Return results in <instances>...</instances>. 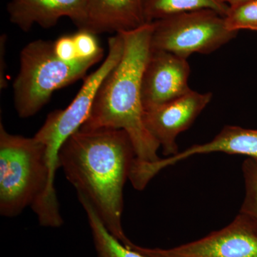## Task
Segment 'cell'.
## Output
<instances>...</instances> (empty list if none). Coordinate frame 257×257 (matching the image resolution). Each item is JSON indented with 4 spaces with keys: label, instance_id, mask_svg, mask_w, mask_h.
I'll use <instances>...</instances> for the list:
<instances>
[{
    "label": "cell",
    "instance_id": "6da1fadb",
    "mask_svg": "<svg viewBox=\"0 0 257 257\" xmlns=\"http://www.w3.org/2000/svg\"><path fill=\"white\" fill-rule=\"evenodd\" d=\"M136 159L128 134L122 130L79 128L59 153V166L77 190L90 202L106 229L124 244L121 225L124 187Z\"/></svg>",
    "mask_w": 257,
    "mask_h": 257
},
{
    "label": "cell",
    "instance_id": "7a4b0ae2",
    "mask_svg": "<svg viewBox=\"0 0 257 257\" xmlns=\"http://www.w3.org/2000/svg\"><path fill=\"white\" fill-rule=\"evenodd\" d=\"M152 23L121 34L124 53L99 87L92 111L82 130L107 128L122 130L131 139L136 160H160V145L144 121L142 81L151 52Z\"/></svg>",
    "mask_w": 257,
    "mask_h": 257
},
{
    "label": "cell",
    "instance_id": "3957f363",
    "mask_svg": "<svg viewBox=\"0 0 257 257\" xmlns=\"http://www.w3.org/2000/svg\"><path fill=\"white\" fill-rule=\"evenodd\" d=\"M45 146L35 137L12 135L0 124V214L19 215L38 202L48 184Z\"/></svg>",
    "mask_w": 257,
    "mask_h": 257
},
{
    "label": "cell",
    "instance_id": "277c9868",
    "mask_svg": "<svg viewBox=\"0 0 257 257\" xmlns=\"http://www.w3.org/2000/svg\"><path fill=\"white\" fill-rule=\"evenodd\" d=\"M97 62H62L54 53L52 41L37 40L25 45L20 52V70L13 84L18 116L29 118L36 114L54 92L84 77Z\"/></svg>",
    "mask_w": 257,
    "mask_h": 257
},
{
    "label": "cell",
    "instance_id": "5b68a950",
    "mask_svg": "<svg viewBox=\"0 0 257 257\" xmlns=\"http://www.w3.org/2000/svg\"><path fill=\"white\" fill-rule=\"evenodd\" d=\"M123 53L124 42L121 34L109 37L107 55L100 67L85 79L77 95L65 109H57L48 114L45 123L35 135L45 146L50 176H55L60 167L59 153L61 147L87 121L99 87L109 72L119 63Z\"/></svg>",
    "mask_w": 257,
    "mask_h": 257
},
{
    "label": "cell",
    "instance_id": "8992f818",
    "mask_svg": "<svg viewBox=\"0 0 257 257\" xmlns=\"http://www.w3.org/2000/svg\"><path fill=\"white\" fill-rule=\"evenodd\" d=\"M151 49L182 58L209 55L234 39L238 32L226 28L224 17L214 10H199L152 23Z\"/></svg>",
    "mask_w": 257,
    "mask_h": 257
},
{
    "label": "cell",
    "instance_id": "52a82bcc",
    "mask_svg": "<svg viewBox=\"0 0 257 257\" xmlns=\"http://www.w3.org/2000/svg\"><path fill=\"white\" fill-rule=\"evenodd\" d=\"M125 246L146 257H257V226L239 212L222 229L175 247L147 248L133 241Z\"/></svg>",
    "mask_w": 257,
    "mask_h": 257
},
{
    "label": "cell",
    "instance_id": "ba28073f",
    "mask_svg": "<svg viewBox=\"0 0 257 257\" xmlns=\"http://www.w3.org/2000/svg\"><path fill=\"white\" fill-rule=\"evenodd\" d=\"M212 97V93L192 89L175 100L145 110V126L166 157L179 153L177 137L192 126Z\"/></svg>",
    "mask_w": 257,
    "mask_h": 257
},
{
    "label": "cell",
    "instance_id": "9c48e42d",
    "mask_svg": "<svg viewBox=\"0 0 257 257\" xmlns=\"http://www.w3.org/2000/svg\"><path fill=\"white\" fill-rule=\"evenodd\" d=\"M189 74L190 66L187 59L151 49L142 81L145 110L175 100L190 92Z\"/></svg>",
    "mask_w": 257,
    "mask_h": 257
},
{
    "label": "cell",
    "instance_id": "30bf717a",
    "mask_svg": "<svg viewBox=\"0 0 257 257\" xmlns=\"http://www.w3.org/2000/svg\"><path fill=\"white\" fill-rule=\"evenodd\" d=\"M88 0H10L7 7L10 22L23 32L35 25L42 28L55 26L62 18H68L77 27L85 17Z\"/></svg>",
    "mask_w": 257,
    "mask_h": 257
},
{
    "label": "cell",
    "instance_id": "8fae6325",
    "mask_svg": "<svg viewBox=\"0 0 257 257\" xmlns=\"http://www.w3.org/2000/svg\"><path fill=\"white\" fill-rule=\"evenodd\" d=\"M146 24L143 0H88L78 28L97 35L133 31Z\"/></svg>",
    "mask_w": 257,
    "mask_h": 257
},
{
    "label": "cell",
    "instance_id": "7c38bea8",
    "mask_svg": "<svg viewBox=\"0 0 257 257\" xmlns=\"http://www.w3.org/2000/svg\"><path fill=\"white\" fill-rule=\"evenodd\" d=\"M213 152L257 157V130L226 125L208 143L194 145L174 156L160 159L155 164L157 172L195 155Z\"/></svg>",
    "mask_w": 257,
    "mask_h": 257
},
{
    "label": "cell",
    "instance_id": "4fadbf2b",
    "mask_svg": "<svg viewBox=\"0 0 257 257\" xmlns=\"http://www.w3.org/2000/svg\"><path fill=\"white\" fill-rule=\"evenodd\" d=\"M85 211L97 257H146L121 243L106 229L94 208L86 198L78 196Z\"/></svg>",
    "mask_w": 257,
    "mask_h": 257
},
{
    "label": "cell",
    "instance_id": "5bb4252c",
    "mask_svg": "<svg viewBox=\"0 0 257 257\" xmlns=\"http://www.w3.org/2000/svg\"><path fill=\"white\" fill-rule=\"evenodd\" d=\"M143 5L147 24L199 10H214L224 17L229 10L216 0H143Z\"/></svg>",
    "mask_w": 257,
    "mask_h": 257
},
{
    "label": "cell",
    "instance_id": "9a60e30c",
    "mask_svg": "<svg viewBox=\"0 0 257 257\" xmlns=\"http://www.w3.org/2000/svg\"><path fill=\"white\" fill-rule=\"evenodd\" d=\"M245 195L239 213L257 226V157H248L241 166Z\"/></svg>",
    "mask_w": 257,
    "mask_h": 257
},
{
    "label": "cell",
    "instance_id": "2e32d148",
    "mask_svg": "<svg viewBox=\"0 0 257 257\" xmlns=\"http://www.w3.org/2000/svg\"><path fill=\"white\" fill-rule=\"evenodd\" d=\"M226 28L233 32L257 31V0L230 7L224 16Z\"/></svg>",
    "mask_w": 257,
    "mask_h": 257
},
{
    "label": "cell",
    "instance_id": "e0dca14e",
    "mask_svg": "<svg viewBox=\"0 0 257 257\" xmlns=\"http://www.w3.org/2000/svg\"><path fill=\"white\" fill-rule=\"evenodd\" d=\"M72 35L79 60L96 62L101 60L104 50L99 45L96 35L87 30H79Z\"/></svg>",
    "mask_w": 257,
    "mask_h": 257
},
{
    "label": "cell",
    "instance_id": "ac0fdd59",
    "mask_svg": "<svg viewBox=\"0 0 257 257\" xmlns=\"http://www.w3.org/2000/svg\"><path fill=\"white\" fill-rule=\"evenodd\" d=\"M54 53L59 60L67 63L79 60L74 44L73 35H65L53 42Z\"/></svg>",
    "mask_w": 257,
    "mask_h": 257
},
{
    "label": "cell",
    "instance_id": "d6986e66",
    "mask_svg": "<svg viewBox=\"0 0 257 257\" xmlns=\"http://www.w3.org/2000/svg\"><path fill=\"white\" fill-rule=\"evenodd\" d=\"M7 35L5 34L0 37V89L4 90L8 87L6 80V61H5V53H6Z\"/></svg>",
    "mask_w": 257,
    "mask_h": 257
},
{
    "label": "cell",
    "instance_id": "ffe728a7",
    "mask_svg": "<svg viewBox=\"0 0 257 257\" xmlns=\"http://www.w3.org/2000/svg\"><path fill=\"white\" fill-rule=\"evenodd\" d=\"M216 1L230 8V7L236 6V5L247 3V2L251 1V0H216Z\"/></svg>",
    "mask_w": 257,
    "mask_h": 257
}]
</instances>
